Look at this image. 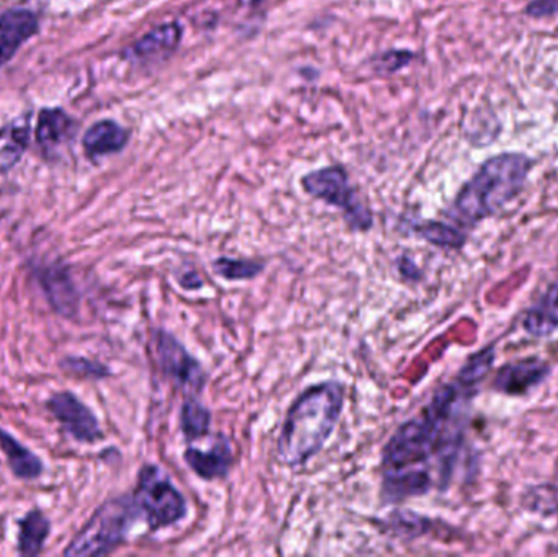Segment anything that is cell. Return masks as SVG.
Segmentation results:
<instances>
[{
	"label": "cell",
	"instance_id": "cell-1",
	"mask_svg": "<svg viewBox=\"0 0 558 557\" xmlns=\"http://www.w3.org/2000/svg\"><path fill=\"white\" fill-rule=\"evenodd\" d=\"M474 392V388L458 379L441 386L426 408L400 425L387 441L383 451L384 473L415 470L435 457H441L449 464V458L454 457L461 441L459 419Z\"/></svg>",
	"mask_w": 558,
	"mask_h": 557
},
{
	"label": "cell",
	"instance_id": "cell-2",
	"mask_svg": "<svg viewBox=\"0 0 558 557\" xmlns=\"http://www.w3.org/2000/svg\"><path fill=\"white\" fill-rule=\"evenodd\" d=\"M344 405V386L318 383L289 408L278 438V458L286 467L307 464L333 434Z\"/></svg>",
	"mask_w": 558,
	"mask_h": 557
},
{
	"label": "cell",
	"instance_id": "cell-3",
	"mask_svg": "<svg viewBox=\"0 0 558 557\" xmlns=\"http://www.w3.org/2000/svg\"><path fill=\"white\" fill-rule=\"evenodd\" d=\"M531 167L533 162L523 154H500L492 157L462 186L448 211L449 218L465 228H472L490 218L520 195Z\"/></svg>",
	"mask_w": 558,
	"mask_h": 557
},
{
	"label": "cell",
	"instance_id": "cell-4",
	"mask_svg": "<svg viewBox=\"0 0 558 557\" xmlns=\"http://www.w3.org/2000/svg\"><path fill=\"white\" fill-rule=\"evenodd\" d=\"M140 513L133 496L107 500L74 536L64 556L110 555L126 542L131 526Z\"/></svg>",
	"mask_w": 558,
	"mask_h": 557
},
{
	"label": "cell",
	"instance_id": "cell-5",
	"mask_svg": "<svg viewBox=\"0 0 558 557\" xmlns=\"http://www.w3.org/2000/svg\"><path fill=\"white\" fill-rule=\"evenodd\" d=\"M133 497L153 532L182 522L189 513L185 497L156 464L141 468Z\"/></svg>",
	"mask_w": 558,
	"mask_h": 557
},
{
	"label": "cell",
	"instance_id": "cell-6",
	"mask_svg": "<svg viewBox=\"0 0 558 557\" xmlns=\"http://www.w3.org/2000/svg\"><path fill=\"white\" fill-rule=\"evenodd\" d=\"M302 189L314 198L343 211L351 228L357 231L373 228V213L361 202L356 190L351 186L347 170L341 167H325L307 173L302 177Z\"/></svg>",
	"mask_w": 558,
	"mask_h": 557
},
{
	"label": "cell",
	"instance_id": "cell-7",
	"mask_svg": "<svg viewBox=\"0 0 558 557\" xmlns=\"http://www.w3.org/2000/svg\"><path fill=\"white\" fill-rule=\"evenodd\" d=\"M156 352L163 375L177 388L192 392L203 391L206 383L205 370L172 334L166 332V330H157Z\"/></svg>",
	"mask_w": 558,
	"mask_h": 557
},
{
	"label": "cell",
	"instance_id": "cell-8",
	"mask_svg": "<svg viewBox=\"0 0 558 557\" xmlns=\"http://www.w3.org/2000/svg\"><path fill=\"white\" fill-rule=\"evenodd\" d=\"M46 408L74 440L97 444L104 438L100 422L94 412L72 392H56L46 402Z\"/></svg>",
	"mask_w": 558,
	"mask_h": 557
},
{
	"label": "cell",
	"instance_id": "cell-9",
	"mask_svg": "<svg viewBox=\"0 0 558 557\" xmlns=\"http://www.w3.org/2000/svg\"><path fill=\"white\" fill-rule=\"evenodd\" d=\"M550 375V366L541 359L508 363L498 370L494 389L500 395L521 396L543 385Z\"/></svg>",
	"mask_w": 558,
	"mask_h": 557
},
{
	"label": "cell",
	"instance_id": "cell-10",
	"mask_svg": "<svg viewBox=\"0 0 558 557\" xmlns=\"http://www.w3.org/2000/svg\"><path fill=\"white\" fill-rule=\"evenodd\" d=\"M183 458L190 470L205 481L226 480L234 464L231 441L225 435H219L209 450L189 448Z\"/></svg>",
	"mask_w": 558,
	"mask_h": 557
},
{
	"label": "cell",
	"instance_id": "cell-11",
	"mask_svg": "<svg viewBox=\"0 0 558 557\" xmlns=\"http://www.w3.org/2000/svg\"><path fill=\"white\" fill-rule=\"evenodd\" d=\"M43 291L56 313L72 319L78 310V291L68 268L51 265L38 275Z\"/></svg>",
	"mask_w": 558,
	"mask_h": 557
},
{
	"label": "cell",
	"instance_id": "cell-12",
	"mask_svg": "<svg viewBox=\"0 0 558 557\" xmlns=\"http://www.w3.org/2000/svg\"><path fill=\"white\" fill-rule=\"evenodd\" d=\"M38 32V19L25 9H13L0 16V68Z\"/></svg>",
	"mask_w": 558,
	"mask_h": 557
},
{
	"label": "cell",
	"instance_id": "cell-13",
	"mask_svg": "<svg viewBox=\"0 0 558 557\" xmlns=\"http://www.w3.org/2000/svg\"><path fill=\"white\" fill-rule=\"evenodd\" d=\"M180 39H182V28L179 23H166L137 39L131 48L126 49L124 56L140 59V61H159L179 48Z\"/></svg>",
	"mask_w": 558,
	"mask_h": 557
},
{
	"label": "cell",
	"instance_id": "cell-14",
	"mask_svg": "<svg viewBox=\"0 0 558 557\" xmlns=\"http://www.w3.org/2000/svg\"><path fill=\"white\" fill-rule=\"evenodd\" d=\"M432 487V476L423 468L384 473L383 497L386 502H400L409 497L425 496Z\"/></svg>",
	"mask_w": 558,
	"mask_h": 557
},
{
	"label": "cell",
	"instance_id": "cell-15",
	"mask_svg": "<svg viewBox=\"0 0 558 557\" xmlns=\"http://www.w3.org/2000/svg\"><path fill=\"white\" fill-rule=\"evenodd\" d=\"M128 141H130L128 130H124L121 124L114 123V121L104 120L88 128L82 144H84L87 157L100 159V157L123 150Z\"/></svg>",
	"mask_w": 558,
	"mask_h": 557
},
{
	"label": "cell",
	"instance_id": "cell-16",
	"mask_svg": "<svg viewBox=\"0 0 558 557\" xmlns=\"http://www.w3.org/2000/svg\"><path fill=\"white\" fill-rule=\"evenodd\" d=\"M523 327L530 336L549 337L558 329V278L526 311Z\"/></svg>",
	"mask_w": 558,
	"mask_h": 557
},
{
	"label": "cell",
	"instance_id": "cell-17",
	"mask_svg": "<svg viewBox=\"0 0 558 557\" xmlns=\"http://www.w3.org/2000/svg\"><path fill=\"white\" fill-rule=\"evenodd\" d=\"M29 143V113L0 130V173L9 172L25 154Z\"/></svg>",
	"mask_w": 558,
	"mask_h": 557
},
{
	"label": "cell",
	"instance_id": "cell-18",
	"mask_svg": "<svg viewBox=\"0 0 558 557\" xmlns=\"http://www.w3.org/2000/svg\"><path fill=\"white\" fill-rule=\"evenodd\" d=\"M0 448L9 461L13 476L25 481L38 480L41 476L43 461L3 428H0Z\"/></svg>",
	"mask_w": 558,
	"mask_h": 557
},
{
	"label": "cell",
	"instance_id": "cell-19",
	"mask_svg": "<svg viewBox=\"0 0 558 557\" xmlns=\"http://www.w3.org/2000/svg\"><path fill=\"white\" fill-rule=\"evenodd\" d=\"M19 555L33 557L41 555L43 546L51 532V523L39 509L29 510L20 520Z\"/></svg>",
	"mask_w": 558,
	"mask_h": 557
},
{
	"label": "cell",
	"instance_id": "cell-20",
	"mask_svg": "<svg viewBox=\"0 0 558 557\" xmlns=\"http://www.w3.org/2000/svg\"><path fill=\"white\" fill-rule=\"evenodd\" d=\"M74 121L61 108L54 110H43L38 117L36 126V140L43 147L59 146L62 141L68 140L74 131Z\"/></svg>",
	"mask_w": 558,
	"mask_h": 557
},
{
	"label": "cell",
	"instance_id": "cell-21",
	"mask_svg": "<svg viewBox=\"0 0 558 557\" xmlns=\"http://www.w3.org/2000/svg\"><path fill=\"white\" fill-rule=\"evenodd\" d=\"M180 427L186 440L195 441L206 437L211 427V412L196 399H186L180 412Z\"/></svg>",
	"mask_w": 558,
	"mask_h": 557
},
{
	"label": "cell",
	"instance_id": "cell-22",
	"mask_svg": "<svg viewBox=\"0 0 558 557\" xmlns=\"http://www.w3.org/2000/svg\"><path fill=\"white\" fill-rule=\"evenodd\" d=\"M416 232L429 244L442 249H461L465 244V239H468L464 232L459 231V229L438 221L425 222V225L416 228Z\"/></svg>",
	"mask_w": 558,
	"mask_h": 557
},
{
	"label": "cell",
	"instance_id": "cell-23",
	"mask_svg": "<svg viewBox=\"0 0 558 557\" xmlns=\"http://www.w3.org/2000/svg\"><path fill=\"white\" fill-rule=\"evenodd\" d=\"M216 274L229 281L252 280L264 271L265 265L257 261H239V258L221 257L213 264Z\"/></svg>",
	"mask_w": 558,
	"mask_h": 557
},
{
	"label": "cell",
	"instance_id": "cell-24",
	"mask_svg": "<svg viewBox=\"0 0 558 557\" xmlns=\"http://www.w3.org/2000/svg\"><path fill=\"white\" fill-rule=\"evenodd\" d=\"M495 362V349L494 347H487V349L482 350V352L475 353L471 359L468 360L464 366H462L461 372L458 375V382H461L462 385L469 386V388L477 389V386L481 385L482 379L488 375L492 366H494Z\"/></svg>",
	"mask_w": 558,
	"mask_h": 557
},
{
	"label": "cell",
	"instance_id": "cell-25",
	"mask_svg": "<svg viewBox=\"0 0 558 557\" xmlns=\"http://www.w3.org/2000/svg\"><path fill=\"white\" fill-rule=\"evenodd\" d=\"M524 507L543 516L558 513V489L553 486H539L527 491Z\"/></svg>",
	"mask_w": 558,
	"mask_h": 557
},
{
	"label": "cell",
	"instance_id": "cell-26",
	"mask_svg": "<svg viewBox=\"0 0 558 557\" xmlns=\"http://www.w3.org/2000/svg\"><path fill=\"white\" fill-rule=\"evenodd\" d=\"M61 366L65 372L82 376V378L101 379L110 376V370L94 360L69 356V359L62 360Z\"/></svg>",
	"mask_w": 558,
	"mask_h": 557
},
{
	"label": "cell",
	"instance_id": "cell-27",
	"mask_svg": "<svg viewBox=\"0 0 558 557\" xmlns=\"http://www.w3.org/2000/svg\"><path fill=\"white\" fill-rule=\"evenodd\" d=\"M526 12L527 15L536 16V19L557 15L558 0H533V2L527 5Z\"/></svg>",
	"mask_w": 558,
	"mask_h": 557
},
{
	"label": "cell",
	"instance_id": "cell-28",
	"mask_svg": "<svg viewBox=\"0 0 558 557\" xmlns=\"http://www.w3.org/2000/svg\"><path fill=\"white\" fill-rule=\"evenodd\" d=\"M179 281L186 290H198V288L203 287L202 278L195 271H189V274H185V277H180Z\"/></svg>",
	"mask_w": 558,
	"mask_h": 557
}]
</instances>
